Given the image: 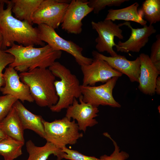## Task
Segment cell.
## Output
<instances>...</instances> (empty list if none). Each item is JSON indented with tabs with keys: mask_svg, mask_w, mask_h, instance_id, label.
Returning <instances> with one entry per match:
<instances>
[{
	"mask_svg": "<svg viewBox=\"0 0 160 160\" xmlns=\"http://www.w3.org/2000/svg\"><path fill=\"white\" fill-rule=\"evenodd\" d=\"M83 75L84 86H95L98 82L105 83L114 77L121 76L122 74L113 68L106 62L94 57L90 64L81 66Z\"/></svg>",
	"mask_w": 160,
	"mask_h": 160,
	"instance_id": "cell-10",
	"label": "cell"
},
{
	"mask_svg": "<svg viewBox=\"0 0 160 160\" xmlns=\"http://www.w3.org/2000/svg\"><path fill=\"white\" fill-rule=\"evenodd\" d=\"M26 147L29 154L27 160H47L52 154L56 156L57 160L62 159L61 156L63 152L61 149L51 142L47 141L44 145L39 147L36 145L32 140H29L26 142Z\"/></svg>",
	"mask_w": 160,
	"mask_h": 160,
	"instance_id": "cell-19",
	"label": "cell"
},
{
	"mask_svg": "<svg viewBox=\"0 0 160 160\" xmlns=\"http://www.w3.org/2000/svg\"><path fill=\"white\" fill-rule=\"evenodd\" d=\"M93 11L87 0H71L61 24L62 29L69 33L80 34L82 30V20Z\"/></svg>",
	"mask_w": 160,
	"mask_h": 160,
	"instance_id": "cell-11",
	"label": "cell"
},
{
	"mask_svg": "<svg viewBox=\"0 0 160 160\" xmlns=\"http://www.w3.org/2000/svg\"><path fill=\"white\" fill-rule=\"evenodd\" d=\"M155 91L157 94H160V77L158 76L156 82Z\"/></svg>",
	"mask_w": 160,
	"mask_h": 160,
	"instance_id": "cell-30",
	"label": "cell"
},
{
	"mask_svg": "<svg viewBox=\"0 0 160 160\" xmlns=\"http://www.w3.org/2000/svg\"><path fill=\"white\" fill-rule=\"evenodd\" d=\"M48 68L60 79L54 83L58 101L49 108L52 112H59L71 105L74 98L82 96L81 85L76 76L60 62H55Z\"/></svg>",
	"mask_w": 160,
	"mask_h": 160,
	"instance_id": "cell-4",
	"label": "cell"
},
{
	"mask_svg": "<svg viewBox=\"0 0 160 160\" xmlns=\"http://www.w3.org/2000/svg\"><path fill=\"white\" fill-rule=\"evenodd\" d=\"M61 149L63 152L61 156L62 159L69 160H101L100 158L84 155L78 151L70 149L66 146Z\"/></svg>",
	"mask_w": 160,
	"mask_h": 160,
	"instance_id": "cell-27",
	"label": "cell"
},
{
	"mask_svg": "<svg viewBox=\"0 0 160 160\" xmlns=\"http://www.w3.org/2000/svg\"><path fill=\"white\" fill-rule=\"evenodd\" d=\"M12 12L15 17L21 20L33 24L32 16L42 0H12Z\"/></svg>",
	"mask_w": 160,
	"mask_h": 160,
	"instance_id": "cell-21",
	"label": "cell"
},
{
	"mask_svg": "<svg viewBox=\"0 0 160 160\" xmlns=\"http://www.w3.org/2000/svg\"><path fill=\"white\" fill-rule=\"evenodd\" d=\"M121 24L122 26H127L131 29V33L129 38L127 41L124 42L120 41L116 44L115 47L117 52H139L148 43L149 37L156 31L151 25L147 26L146 24L142 28H134L128 22Z\"/></svg>",
	"mask_w": 160,
	"mask_h": 160,
	"instance_id": "cell-14",
	"label": "cell"
},
{
	"mask_svg": "<svg viewBox=\"0 0 160 160\" xmlns=\"http://www.w3.org/2000/svg\"><path fill=\"white\" fill-rule=\"evenodd\" d=\"M92 55L94 57L104 60L113 68L126 75L131 82L138 83L141 65L139 57L135 60H129L124 56L108 57L95 51L92 52Z\"/></svg>",
	"mask_w": 160,
	"mask_h": 160,
	"instance_id": "cell-15",
	"label": "cell"
},
{
	"mask_svg": "<svg viewBox=\"0 0 160 160\" xmlns=\"http://www.w3.org/2000/svg\"><path fill=\"white\" fill-rule=\"evenodd\" d=\"M80 103L74 98L72 104L67 108L65 116L76 120L80 131L85 133L88 127H92L98 123L95 119L98 116V107L84 102L82 96L79 98Z\"/></svg>",
	"mask_w": 160,
	"mask_h": 160,
	"instance_id": "cell-12",
	"label": "cell"
},
{
	"mask_svg": "<svg viewBox=\"0 0 160 160\" xmlns=\"http://www.w3.org/2000/svg\"><path fill=\"white\" fill-rule=\"evenodd\" d=\"M37 28L41 41L47 43L55 50L64 51L71 55L80 66L89 64L92 62L93 59L83 55L82 48L71 41L62 38L55 29L44 24L38 25Z\"/></svg>",
	"mask_w": 160,
	"mask_h": 160,
	"instance_id": "cell-6",
	"label": "cell"
},
{
	"mask_svg": "<svg viewBox=\"0 0 160 160\" xmlns=\"http://www.w3.org/2000/svg\"><path fill=\"white\" fill-rule=\"evenodd\" d=\"M119 78L113 77L104 84L98 86L81 85L83 101L97 107L100 105L121 107V105L115 100L112 94L113 89Z\"/></svg>",
	"mask_w": 160,
	"mask_h": 160,
	"instance_id": "cell-8",
	"label": "cell"
},
{
	"mask_svg": "<svg viewBox=\"0 0 160 160\" xmlns=\"http://www.w3.org/2000/svg\"><path fill=\"white\" fill-rule=\"evenodd\" d=\"M150 25L160 21V0H146L139 10Z\"/></svg>",
	"mask_w": 160,
	"mask_h": 160,
	"instance_id": "cell-23",
	"label": "cell"
},
{
	"mask_svg": "<svg viewBox=\"0 0 160 160\" xmlns=\"http://www.w3.org/2000/svg\"><path fill=\"white\" fill-rule=\"evenodd\" d=\"M156 41L151 47L150 59L156 69L160 71V35L156 36Z\"/></svg>",
	"mask_w": 160,
	"mask_h": 160,
	"instance_id": "cell-29",
	"label": "cell"
},
{
	"mask_svg": "<svg viewBox=\"0 0 160 160\" xmlns=\"http://www.w3.org/2000/svg\"><path fill=\"white\" fill-rule=\"evenodd\" d=\"M12 55L14 61L9 66L20 73L39 68H47L61 57L62 52L53 49L47 44L41 47L14 44L4 50Z\"/></svg>",
	"mask_w": 160,
	"mask_h": 160,
	"instance_id": "cell-2",
	"label": "cell"
},
{
	"mask_svg": "<svg viewBox=\"0 0 160 160\" xmlns=\"http://www.w3.org/2000/svg\"><path fill=\"white\" fill-rule=\"evenodd\" d=\"M24 143L8 137L0 141V155L4 160H14L23 153Z\"/></svg>",
	"mask_w": 160,
	"mask_h": 160,
	"instance_id": "cell-22",
	"label": "cell"
},
{
	"mask_svg": "<svg viewBox=\"0 0 160 160\" xmlns=\"http://www.w3.org/2000/svg\"><path fill=\"white\" fill-rule=\"evenodd\" d=\"M14 57L12 54L0 49V90L4 84L3 71L7 65L14 61Z\"/></svg>",
	"mask_w": 160,
	"mask_h": 160,
	"instance_id": "cell-28",
	"label": "cell"
},
{
	"mask_svg": "<svg viewBox=\"0 0 160 160\" xmlns=\"http://www.w3.org/2000/svg\"><path fill=\"white\" fill-rule=\"evenodd\" d=\"M71 0H42L33 14V23L46 25L54 29L61 24Z\"/></svg>",
	"mask_w": 160,
	"mask_h": 160,
	"instance_id": "cell-7",
	"label": "cell"
},
{
	"mask_svg": "<svg viewBox=\"0 0 160 160\" xmlns=\"http://www.w3.org/2000/svg\"><path fill=\"white\" fill-rule=\"evenodd\" d=\"M71 119L65 116L51 122L43 119L44 139L60 149L68 145L76 144L78 140L83 137V134L79 132L75 120Z\"/></svg>",
	"mask_w": 160,
	"mask_h": 160,
	"instance_id": "cell-5",
	"label": "cell"
},
{
	"mask_svg": "<svg viewBox=\"0 0 160 160\" xmlns=\"http://www.w3.org/2000/svg\"><path fill=\"white\" fill-rule=\"evenodd\" d=\"M8 137L0 128V141Z\"/></svg>",
	"mask_w": 160,
	"mask_h": 160,
	"instance_id": "cell-31",
	"label": "cell"
},
{
	"mask_svg": "<svg viewBox=\"0 0 160 160\" xmlns=\"http://www.w3.org/2000/svg\"><path fill=\"white\" fill-rule=\"evenodd\" d=\"M129 0H89L88 1L89 7L93 9L94 13L98 14L106 6H120L123 3Z\"/></svg>",
	"mask_w": 160,
	"mask_h": 160,
	"instance_id": "cell-24",
	"label": "cell"
},
{
	"mask_svg": "<svg viewBox=\"0 0 160 160\" xmlns=\"http://www.w3.org/2000/svg\"><path fill=\"white\" fill-rule=\"evenodd\" d=\"M103 134L112 141L114 146V150L109 156L106 154L101 156L100 157L101 160H126L129 158V155L127 153L124 151H120L119 147L116 142L112 138L108 133L104 132Z\"/></svg>",
	"mask_w": 160,
	"mask_h": 160,
	"instance_id": "cell-25",
	"label": "cell"
},
{
	"mask_svg": "<svg viewBox=\"0 0 160 160\" xmlns=\"http://www.w3.org/2000/svg\"><path fill=\"white\" fill-rule=\"evenodd\" d=\"M91 24L92 29L98 34L95 40L97 52H106L111 57L117 56L118 55L113 50V47L116 45L114 41L115 37L120 39L124 38L122 30L120 28L122 26L121 23L117 25L110 20L105 19L97 22L92 21Z\"/></svg>",
	"mask_w": 160,
	"mask_h": 160,
	"instance_id": "cell-9",
	"label": "cell"
},
{
	"mask_svg": "<svg viewBox=\"0 0 160 160\" xmlns=\"http://www.w3.org/2000/svg\"><path fill=\"white\" fill-rule=\"evenodd\" d=\"M139 4L135 2L126 7L118 9H111L105 19L112 21L116 20L130 21L138 23L144 26L146 25L147 21L143 18L141 12L137 10Z\"/></svg>",
	"mask_w": 160,
	"mask_h": 160,
	"instance_id": "cell-20",
	"label": "cell"
},
{
	"mask_svg": "<svg viewBox=\"0 0 160 160\" xmlns=\"http://www.w3.org/2000/svg\"><path fill=\"white\" fill-rule=\"evenodd\" d=\"M0 128L8 137L25 143L24 129L13 106L7 115L0 122Z\"/></svg>",
	"mask_w": 160,
	"mask_h": 160,
	"instance_id": "cell-18",
	"label": "cell"
},
{
	"mask_svg": "<svg viewBox=\"0 0 160 160\" xmlns=\"http://www.w3.org/2000/svg\"><path fill=\"white\" fill-rule=\"evenodd\" d=\"M12 6L11 0H0V31L3 38L1 49L6 50L15 42L24 46H44V42L39 38L37 28L13 16Z\"/></svg>",
	"mask_w": 160,
	"mask_h": 160,
	"instance_id": "cell-1",
	"label": "cell"
},
{
	"mask_svg": "<svg viewBox=\"0 0 160 160\" xmlns=\"http://www.w3.org/2000/svg\"><path fill=\"white\" fill-rule=\"evenodd\" d=\"M17 100L10 95L0 96V122L7 115Z\"/></svg>",
	"mask_w": 160,
	"mask_h": 160,
	"instance_id": "cell-26",
	"label": "cell"
},
{
	"mask_svg": "<svg viewBox=\"0 0 160 160\" xmlns=\"http://www.w3.org/2000/svg\"><path fill=\"white\" fill-rule=\"evenodd\" d=\"M3 42V38L0 31V49H1Z\"/></svg>",
	"mask_w": 160,
	"mask_h": 160,
	"instance_id": "cell-32",
	"label": "cell"
},
{
	"mask_svg": "<svg viewBox=\"0 0 160 160\" xmlns=\"http://www.w3.org/2000/svg\"><path fill=\"white\" fill-rule=\"evenodd\" d=\"M139 57L141 65L138 88L144 94L153 95L155 93L156 82L160 71L156 69L148 55L142 53Z\"/></svg>",
	"mask_w": 160,
	"mask_h": 160,
	"instance_id": "cell-16",
	"label": "cell"
},
{
	"mask_svg": "<svg viewBox=\"0 0 160 160\" xmlns=\"http://www.w3.org/2000/svg\"><path fill=\"white\" fill-rule=\"evenodd\" d=\"M20 80L29 87L34 101L39 106L50 108L58 100L54 85L56 77L49 68H37L20 73Z\"/></svg>",
	"mask_w": 160,
	"mask_h": 160,
	"instance_id": "cell-3",
	"label": "cell"
},
{
	"mask_svg": "<svg viewBox=\"0 0 160 160\" xmlns=\"http://www.w3.org/2000/svg\"><path fill=\"white\" fill-rule=\"evenodd\" d=\"M4 84L0 91L4 95H9L23 102L34 101L28 87L21 81L17 71L9 66L3 73Z\"/></svg>",
	"mask_w": 160,
	"mask_h": 160,
	"instance_id": "cell-13",
	"label": "cell"
},
{
	"mask_svg": "<svg viewBox=\"0 0 160 160\" xmlns=\"http://www.w3.org/2000/svg\"><path fill=\"white\" fill-rule=\"evenodd\" d=\"M13 106L17 112L24 130H32L44 138L45 134L42 116L31 112L19 100L15 103Z\"/></svg>",
	"mask_w": 160,
	"mask_h": 160,
	"instance_id": "cell-17",
	"label": "cell"
}]
</instances>
